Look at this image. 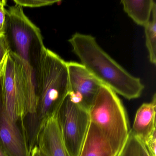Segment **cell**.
Returning <instances> with one entry per match:
<instances>
[{
  "mask_svg": "<svg viewBox=\"0 0 156 156\" xmlns=\"http://www.w3.org/2000/svg\"><path fill=\"white\" fill-rule=\"evenodd\" d=\"M1 34V33H0V34Z\"/></svg>",
  "mask_w": 156,
  "mask_h": 156,
  "instance_id": "obj_21",
  "label": "cell"
},
{
  "mask_svg": "<svg viewBox=\"0 0 156 156\" xmlns=\"http://www.w3.org/2000/svg\"><path fill=\"white\" fill-rule=\"evenodd\" d=\"M90 121L100 129L118 156L129 135L128 122L124 106L116 94L101 85L89 111Z\"/></svg>",
  "mask_w": 156,
  "mask_h": 156,
  "instance_id": "obj_5",
  "label": "cell"
},
{
  "mask_svg": "<svg viewBox=\"0 0 156 156\" xmlns=\"http://www.w3.org/2000/svg\"><path fill=\"white\" fill-rule=\"evenodd\" d=\"M7 1H0V33H2L5 25L6 21V9L5 6L7 3Z\"/></svg>",
  "mask_w": 156,
  "mask_h": 156,
  "instance_id": "obj_17",
  "label": "cell"
},
{
  "mask_svg": "<svg viewBox=\"0 0 156 156\" xmlns=\"http://www.w3.org/2000/svg\"><path fill=\"white\" fill-rule=\"evenodd\" d=\"M148 23L144 27L146 35V45L147 49L151 63L156 64V5L152 10Z\"/></svg>",
  "mask_w": 156,
  "mask_h": 156,
  "instance_id": "obj_13",
  "label": "cell"
},
{
  "mask_svg": "<svg viewBox=\"0 0 156 156\" xmlns=\"http://www.w3.org/2000/svg\"><path fill=\"white\" fill-rule=\"evenodd\" d=\"M79 156H115L108 140L91 121Z\"/></svg>",
  "mask_w": 156,
  "mask_h": 156,
  "instance_id": "obj_11",
  "label": "cell"
},
{
  "mask_svg": "<svg viewBox=\"0 0 156 156\" xmlns=\"http://www.w3.org/2000/svg\"><path fill=\"white\" fill-rule=\"evenodd\" d=\"M2 33L9 52L20 58L35 78V71L45 47L41 30L24 14L22 6L15 4L6 9Z\"/></svg>",
  "mask_w": 156,
  "mask_h": 156,
  "instance_id": "obj_4",
  "label": "cell"
},
{
  "mask_svg": "<svg viewBox=\"0 0 156 156\" xmlns=\"http://www.w3.org/2000/svg\"><path fill=\"white\" fill-rule=\"evenodd\" d=\"M73 51L83 65L103 84L128 100L141 95L144 87L108 54L89 34L76 33L68 40Z\"/></svg>",
  "mask_w": 156,
  "mask_h": 156,
  "instance_id": "obj_2",
  "label": "cell"
},
{
  "mask_svg": "<svg viewBox=\"0 0 156 156\" xmlns=\"http://www.w3.org/2000/svg\"><path fill=\"white\" fill-rule=\"evenodd\" d=\"M31 156H46L43 153L38 147L37 146H35L31 151Z\"/></svg>",
  "mask_w": 156,
  "mask_h": 156,
  "instance_id": "obj_19",
  "label": "cell"
},
{
  "mask_svg": "<svg viewBox=\"0 0 156 156\" xmlns=\"http://www.w3.org/2000/svg\"><path fill=\"white\" fill-rule=\"evenodd\" d=\"M0 103L16 121L35 110V79L24 63L10 52L0 86Z\"/></svg>",
  "mask_w": 156,
  "mask_h": 156,
  "instance_id": "obj_3",
  "label": "cell"
},
{
  "mask_svg": "<svg viewBox=\"0 0 156 156\" xmlns=\"http://www.w3.org/2000/svg\"><path fill=\"white\" fill-rule=\"evenodd\" d=\"M37 146L46 156H70L62 137L56 114L49 119L42 129Z\"/></svg>",
  "mask_w": 156,
  "mask_h": 156,
  "instance_id": "obj_9",
  "label": "cell"
},
{
  "mask_svg": "<svg viewBox=\"0 0 156 156\" xmlns=\"http://www.w3.org/2000/svg\"><path fill=\"white\" fill-rule=\"evenodd\" d=\"M35 110L21 120L30 151L37 145L39 134L47 121L55 115L68 94L67 62L49 49L43 52L35 73Z\"/></svg>",
  "mask_w": 156,
  "mask_h": 156,
  "instance_id": "obj_1",
  "label": "cell"
},
{
  "mask_svg": "<svg viewBox=\"0 0 156 156\" xmlns=\"http://www.w3.org/2000/svg\"><path fill=\"white\" fill-rule=\"evenodd\" d=\"M9 52V47L3 34H0V63Z\"/></svg>",
  "mask_w": 156,
  "mask_h": 156,
  "instance_id": "obj_16",
  "label": "cell"
},
{
  "mask_svg": "<svg viewBox=\"0 0 156 156\" xmlns=\"http://www.w3.org/2000/svg\"><path fill=\"white\" fill-rule=\"evenodd\" d=\"M118 156H151L144 144L129 130L128 136Z\"/></svg>",
  "mask_w": 156,
  "mask_h": 156,
  "instance_id": "obj_14",
  "label": "cell"
},
{
  "mask_svg": "<svg viewBox=\"0 0 156 156\" xmlns=\"http://www.w3.org/2000/svg\"><path fill=\"white\" fill-rule=\"evenodd\" d=\"M124 11L138 25L145 27L150 21L156 2L153 0H122Z\"/></svg>",
  "mask_w": 156,
  "mask_h": 156,
  "instance_id": "obj_12",
  "label": "cell"
},
{
  "mask_svg": "<svg viewBox=\"0 0 156 156\" xmlns=\"http://www.w3.org/2000/svg\"><path fill=\"white\" fill-rule=\"evenodd\" d=\"M8 54L6 55V56H5L4 59L2 60V62L1 63H0V86H1V81L2 79V76H3L4 71H5V67H6Z\"/></svg>",
  "mask_w": 156,
  "mask_h": 156,
  "instance_id": "obj_18",
  "label": "cell"
},
{
  "mask_svg": "<svg viewBox=\"0 0 156 156\" xmlns=\"http://www.w3.org/2000/svg\"><path fill=\"white\" fill-rule=\"evenodd\" d=\"M67 66L68 96L72 102L88 111L103 84L80 63L67 62Z\"/></svg>",
  "mask_w": 156,
  "mask_h": 156,
  "instance_id": "obj_7",
  "label": "cell"
},
{
  "mask_svg": "<svg viewBox=\"0 0 156 156\" xmlns=\"http://www.w3.org/2000/svg\"><path fill=\"white\" fill-rule=\"evenodd\" d=\"M15 4L20 5L22 7L37 8L49 6L59 2L58 1L52 0H14Z\"/></svg>",
  "mask_w": 156,
  "mask_h": 156,
  "instance_id": "obj_15",
  "label": "cell"
},
{
  "mask_svg": "<svg viewBox=\"0 0 156 156\" xmlns=\"http://www.w3.org/2000/svg\"><path fill=\"white\" fill-rule=\"evenodd\" d=\"M0 156H6L1 146H0Z\"/></svg>",
  "mask_w": 156,
  "mask_h": 156,
  "instance_id": "obj_20",
  "label": "cell"
},
{
  "mask_svg": "<svg viewBox=\"0 0 156 156\" xmlns=\"http://www.w3.org/2000/svg\"><path fill=\"white\" fill-rule=\"evenodd\" d=\"M56 117L70 156H79L90 124L88 111L72 102L67 95L57 110Z\"/></svg>",
  "mask_w": 156,
  "mask_h": 156,
  "instance_id": "obj_6",
  "label": "cell"
},
{
  "mask_svg": "<svg viewBox=\"0 0 156 156\" xmlns=\"http://www.w3.org/2000/svg\"><path fill=\"white\" fill-rule=\"evenodd\" d=\"M0 146L6 156H31L21 120L12 119L1 103Z\"/></svg>",
  "mask_w": 156,
  "mask_h": 156,
  "instance_id": "obj_8",
  "label": "cell"
},
{
  "mask_svg": "<svg viewBox=\"0 0 156 156\" xmlns=\"http://www.w3.org/2000/svg\"><path fill=\"white\" fill-rule=\"evenodd\" d=\"M156 95L149 103L142 104L137 111L132 129L133 135L143 144L156 132Z\"/></svg>",
  "mask_w": 156,
  "mask_h": 156,
  "instance_id": "obj_10",
  "label": "cell"
}]
</instances>
